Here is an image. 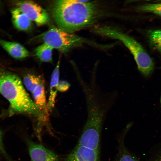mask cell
Segmentation results:
<instances>
[{"mask_svg": "<svg viewBox=\"0 0 161 161\" xmlns=\"http://www.w3.org/2000/svg\"><path fill=\"white\" fill-rule=\"evenodd\" d=\"M60 57L55 68L52 72L49 87V95L48 103V108L51 111L54 107L55 100L59 83V68Z\"/></svg>", "mask_w": 161, "mask_h": 161, "instance_id": "obj_10", "label": "cell"}, {"mask_svg": "<svg viewBox=\"0 0 161 161\" xmlns=\"http://www.w3.org/2000/svg\"><path fill=\"white\" fill-rule=\"evenodd\" d=\"M53 49L47 44L43 43L35 49L36 55L41 61L51 62L52 61Z\"/></svg>", "mask_w": 161, "mask_h": 161, "instance_id": "obj_12", "label": "cell"}, {"mask_svg": "<svg viewBox=\"0 0 161 161\" xmlns=\"http://www.w3.org/2000/svg\"><path fill=\"white\" fill-rule=\"evenodd\" d=\"M0 151L1 154L4 155L6 159H8L9 158L8 157L6 152L4 149V145L2 141V135L1 131L0 130ZM9 161H10L9 160Z\"/></svg>", "mask_w": 161, "mask_h": 161, "instance_id": "obj_18", "label": "cell"}, {"mask_svg": "<svg viewBox=\"0 0 161 161\" xmlns=\"http://www.w3.org/2000/svg\"><path fill=\"white\" fill-rule=\"evenodd\" d=\"M87 117L78 145L99 151L100 132L105 115L111 106L108 96L93 87L85 89Z\"/></svg>", "mask_w": 161, "mask_h": 161, "instance_id": "obj_2", "label": "cell"}, {"mask_svg": "<svg viewBox=\"0 0 161 161\" xmlns=\"http://www.w3.org/2000/svg\"><path fill=\"white\" fill-rule=\"evenodd\" d=\"M158 161H161V155L160 157V158H159V159Z\"/></svg>", "mask_w": 161, "mask_h": 161, "instance_id": "obj_20", "label": "cell"}, {"mask_svg": "<svg viewBox=\"0 0 161 161\" xmlns=\"http://www.w3.org/2000/svg\"><path fill=\"white\" fill-rule=\"evenodd\" d=\"M34 103L41 112L46 107V98L44 88L42 83L40 84L32 93Z\"/></svg>", "mask_w": 161, "mask_h": 161, "instance_id": "obj_11", "label": "cell"}, {"mask_svg": "<svg viewBox=\"0 0 161 161\" xmlns=\"http://www.w3.org/2000/svg\"><path fill=\"white\" fill-rule=\"evenodd\" d=\"M12 20L15 27L19 30L26 31L32 26L31 21L19 8L15 7L11 10Z\"/></svg>", "mask_w": 161, "mask_h": 161, "instance_id": "obj_9", "label": "cell"}, {"mask_svg": "<svg viewBox=\"0 0 161 161\" xmlns=\"http://www.w3.org/2000/svg\"><path fill=\"white\" fill-rule=\"evenodd\" d=\"M70 84L67 81H62L59 82L58 90L63 92L67 91L69 88Z\"/></svg>", "mask_w": 161, "mask_h": 161, "instance_id": "obj_17", "label": "cell"}, {"mask_svg": "<svg viewBox=\"0 0 161 161\" xmlns=\"http://www.w3.org/2000/svg\"><path fill=\"white\" fill-rule=\"evenodd\" d=\"M64 161H99V151L77 145Z\"/></svg>", "mask_w": 161, "mask_h": 161, "instance_id": "obj_7", "label": "cell"}, {"mask_svg": "<svg viewBox=\"0 0 161 161\" xmlns=\"http://www.w3.org/2000/svg\"><path fill=\"white\" fill-rule=\"evenodd\" d=\"M160 101H161V98H160Z\"/></svg>", "mask_w": 161, "mask_h": 161, "instance_id": "obj_21", "label": "cell"}, {"mask_svg": "<svg viewBox=\"0 0 161 161\" xmlns=\"http://www.w3.org/2000/svg\"><path fill=\"white\" fill-rule=\"evenodd\" d=\"M38 37L44 43L63 53L80 45L84 41L82 38L72 33L55 27H51Z\"/></svg>", "mask_w": 161, "mask_h": 161, "instance_id": "obj_5", "label": "cell"}, {"mask_svg": "<svg viewBox=\"0 0 161 161\" xmlns=\"http://www.w3.org/2000/svg\"><path fill=\"white\" fill-rule=\"evenodd\" d=\"M51 12L58 28L71 33L92 24L100 14L97 5L88 0L55 1Z\"/></svg>", "mask_w": 161, "mask_h": 161, "instance_id": "obj_1", "label": "cell"}, {"mask_svg": "<svg viewBox=\"0 0 161 161\" xmlns=\"http://www.w3.org/2000/svg\"><path fill=\"white\" fill-rule=\"evenodd\" d=\"M95 32L122 41L132 53L139 71L148 77L154 69V62L142 45L131 37L116 30L107 27H96Z\"/></svg>", "mask_w": 161, "mask_h": 161, "instance_id": "obj_4", "label": "cell"}, {"mask_svg": "<svg viewBox=\"0 0 161 161\" xmlns=\"http://www.w3.org/2000/svg\"><path fill=\"white\" fill-rule=\"evenodd\" d=\"M23 83L26 88L32 93L37 86L42 83L38 76L32 74H27L23 78Z\"/></svg>", "mask_w": 161, "mask_h": 161, "instance_id": "obj_13", "label": "cell"}, {"mask_svg": "<svg viewBox=\"0 0 161 161\" xmlns=\"http://www.w3.org/2000/svg\"><path fill=\"white\" fill-rule=\"evenodd\" d=\"M117 161H138L132 155L126 151H122Z\"/></svg>", "mask_w": 161, "mask_h": 161, "instance_id": "obj_16", "label": "cell"}, {"mask_svg": "<svg viewBox=\"0 0 161 161\" xmlns=\"http://www.w3.org/2000/svg\"><path fill=\"white\" fill-rule=\"evenodd\" d=\"M138 9L141 11L151 13L161 16V3L145 4L140 6Z\"/></svg>", "mask_w": 161, "mask_h": 161, "instance_id": "obj_15", "label": "cell"}, {"mask_svg": "<svg viewBox=\"0 0 161 161\" xmlns=\"http://www.w3.org/2000/svg\"><path fill=\"white\" fill-rule=\"evenodd\" d=\"M0 93L9 102L10 114H25L43 117L42 112L30 98L20 78L0 68Z\"/></svg>", "mask_w": 161, "mask_h": 161, "instance_id": "obj_3", "label": "cell"}, {"mask_svg": "<svg viewBox=\"0 0 161 161\" xmlns=\"http://www.w3.org/2000/svg\"><path fill=\"white\" fill-rule=\"evenodd\" d=\"M148 37L151 44L161 53V30L151 31L149 33Z\"/></svg>", "mask_w": 161, "mask_h": 161, "instance_id": "obj_14", "label": "cell"}, {"mask_svg": "<svg viewBox=\"0 0 161 161\" xmlns=\"http://www.w3.org/2000/svg\"><path fill=\"white\" fill-rule=\"evenodd\" d=\"M0 46L9 55L15 59H22L29 55L28 50L18 43L6 41L0 38Z\"/></svg>", "mask_w": 161, "mask_h": 161, "instance_id": "obj_8", "label": "cell"}, {"mask_svg": "<svg viewBox=\"0 0 161 161\" xmlns=\"http://www.w3.org/2000/svg\"><path fill=\"white\" fill-rule=\"evenodd\" d=\"M12 3L25 14L31 21L38 26L48 23L49 17L46 11L40 5L32 1H13Z\"/></svg>", "mask_w": 161, "mask_h": 161, "instance_id": "obj_6", "label": "cell"}, {"mask_svg": "<svg viewBox=\"0 0 161 161\" xmlns=\"http://www.w3.org/2000/svg\"><path fill=\"white\" fill-rule=\"evenodd\" d=\"M2 5V3L1 2V1H0V8L1 7Z\"/></svg>", "mask_w": 161, "mask_h": 161, "instance_id": "obj_19", "label": "cell"}]
</instances>
